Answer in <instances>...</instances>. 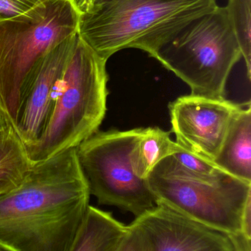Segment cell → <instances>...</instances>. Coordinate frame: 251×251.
<instances>
[{"mask_svg": "<svg viewBox=\"0 0 251 251\" xmlns=\"http://www.w3.org/2000/svg\"><path fill=\"white\" fill-rule=\"evenodd\" d=\"M90 197L76 149L35 164L0 196V251H72Z\"/></svg>", "mask_w": 251, "mask_h": 251, "instance_id": "6da1fadb", "label": "cell"}, {"mask_svg": "<svg viewBox=\"0 0 251 251\" xmlns=\"http://www.w3.org/2000/svg\"><path fill=\"white\" fill-rule=\"evenodd\" d=\"M217 0H94L81 12L78 35L107 60L125 49L156 59L159 51Z\"/></svg>", "mask_w": 251, "mask_h": 251, "instance_id": "7a4b0ae2", "label": "cell"}, {"mask_svg": "<svg viewBox=\"0 0 251 251\" xmlns=\"http://www.w3.org/2000/svg\"><path fill=\"white\" fill-rule=\"evenodd\" d=\"M147 181L156 203L223 234L234 251H251V240L243 232L251 206V182L225 172L210 178L193 175L172 156L161 161Z\"/></svg>", "mask_w": 251, "mask_h": 251, "instance_id": "3957f363", "label": "cell"}, {"mask_svg": "<svg viewBox=\"0 0 251 251\" xmlns=\"http://www.w3.org/2000/svg\"><path fill=\"white\" fill-rule=\"evenodd\" d=\"M106 63L78 36L48 124L35 143L25 146L33 165L76 149L99 131L107 110Z\"/></svg>", "mask_w": 251, "mask_h": 251, "instance_id": "277c9868", "label": "cell"}, {"mask_svg": "<svg viewBox=\"0 0 251 251\" xmlns=\"http://www.w3.org/2000/svg\"><path fill=\"white\" fill-rule=\"evenodd\" d=\"M81 14L76 0H41L0 20V107L13 126L28 74L47 51L78 34Z\"/></svg>", "mask_w": 251, "mask_h": 251, "instance_id": "5b68a950", "label": "cell"}, {"mask_svg": "<svg viewBox=\"0 0 251 251\" xmlns=\"http://www.w3.org/2000/svg\"><path fill=\"white\" fill-rule=\"evenodd\" d=\"M243 58L225 7H217L183 29L156 60L188 85L191 94L225 98L227 81Z\"/></svg>", "mask_w": 251, "mask_h": 251, "instance_id": "8992f818", "label": "cell"}, {"mask_svg": "<svg viewBox=\"0 0 251 251\" xmlns=\"http://www.w3.org/2000/svg\"><path fill=\"white\" fill-rule=\"evenodd\" d=\"M141 128L97 131L76 148L90 195L99 204L139 218L156 206L147 180L133 169L131 151Z\"/></svg>", "mask_w": 251, "mask_h": 251, "instance_id": "52a82bcc", "label": "cell"}, {"mask_svg": "<svg viewBox=\"0 0 251 251\" xmlns=\"http://www.w3.org/2000/svg\"><path fill=\"white\" fill-rule=\"evenodd\" d=\"M245 104L191 94L178 97L169 104L175 143L214 162L233 119Z\"/></svg>", "mask_w": 251, "mask_h": 251, "instance_id": "ba28073f", "label": "cell"}, {"mask_svg": "<svg viewBox=\"0 0 251 251\" xmlns=\"http://www.w3.org/2000/svg\"><path fill=\"white\" fill-rule=\"evenodd\" d=\"M78 39L76 34L47 51L22 85L13 126L25 146L35 143L48 124L60 80Z\"/></svg>", "mask_w": 251, "mask_h": 251, "instance_id": "9c48e42d", "label": "cell"}, {"mask_svg": "<svg viewBox=\"0 0 251 251\" xmlns=\"http://www.w3.org/2000/svg\"><path fill=\"white\" fill-rule=\"evenodd\" d=\"M131 224L141 236L144 251H234L223 234L162 203Z\"/></svg>", "mask_w": 251, "mask_h": 251, "instance_id": "30bf717a", "label": "cell"}, {"mask_svg": "<svg viewBox=\"0 0 251 251\" xmlns=\"http://www.w3.org/2000/svg\"><path fill=\"white\" fill-rule=\"evenodd\" d=\"M214 163L227 174L251 183L250 101L233 119Z\"/></svg>", "mask_w": 251, "mask_h": 251, "instance_id": "8fae6325", "label": "cell"}, {"mask_svg": "<svg viewBox=\"0 0 251 251\" xmlns=\"http://www.w3.org/2000/svg\"><path fill=\"white\" fill-rule=\"evenodd\" d=\"M128 231L112 213L90 205L72 251H119Z\"/></svg>", "mask_w": 251, "mask_h": 251, "instance_id": "7c38bea8", "label": "cell"}, {"mask_svg": "<svg viewBox=\"0 0 251 251\" xmlns=\"http://www.w3.org/2000/svg\"><path fill=\"white\" fill-rule=\"evenodd\" d=\"M33 165L14 126L9 125L0 133V196L17 187Z\"/></svg>", "mask_w": 251, "mask_h": 251, "instance_id": "4fadbf2b", "label": "cell"}, {"mask_svg": "<svg viewBox=\"0 0 251 251\" xmlns=\"http://www.w3.org/2000/svg\"><path fill=\"white\" fill-rule=\"evenodd\" d=\"M178 144L171 139L170 131L159 127L141 128L131 151V163L136 175L147 180L155 167L175 153Z\"/></svg>", "mask_w": 251, "mask_h": 251, "instance_id": "5bb4252c", "label": "cell"}, {"mask_svg": "<svg viewBox=\"0 0 251 251\" xmlns=\"http://www.w3.org/2000/svg\"><path fill=\"white\" fill-rule=\"evenodd\" d=\"M246 63L247 76L251 77V0H228L225 7Z\"/></svg>", "mask_w": 251, "mask_h": 251, "instance_id": "9a60e30c", "label": "cell"}, {"mask_svg": "<svg viewBox=\"0 0 251 251\" xmlns=\"http://www.w3.org/2000/svg\"><path fill=\"white\" fill-rule=\"evenodd\" d=\"M171 156H173L183 169L197 176L210 178L225 173L212 161L189 151L178 144L176 151Z\"/></svg>", "mask_w": 251, "mask_h": 251, "instance_id": "2e32d148", "label": "cell"}, {"mask_svg": "<svg viewBox=\"0 0 251 251\" xmlns=\"http://www.w3.org/2000/svg\"><path fill=\"white\" fill-rule=\"evenodd\" d=\"M41 0H0V20L22 14Z\"/></svg>", "mask_w": 251, "mask_h": 251, "instance_id": "e0dca14e", "label": "cell"}, {"mask_svg": "<svg viewBox=\"0 0 251 251\" xmlns=\"http://www.w3.org/2000/svg\"><path fill=\"white\" fill-rule=\"evenodd\" d=\"M129 226V231L119 251H144L142 240L134 224Z\"/></svg>", "mask_w": 251, "mask_h": 251, "instance_id": "ac0fdd59", "label": "cell"}, {"mask_svg": "<svg viewBox=\"0 0 251 251\" xmlns=\"http://www.w3.org/2000/svg\"><path fill=\"white\" fill-rule=\"evenodd\" d=\"M10 125H12L11 122L7 119V116L4 114V112H3L1 107H0V133H1L3 130L5 129Z\"/></svg>", "mask_w": 251, "mask_h": 251, "instance_id": "d6986e66", "label": "cell"}, {"mask_svg": "<svg viewBox=\"0 0 251 251\" xmlns=\"http://www.w3.org/2000/svg\"><path fill=\"white\" fill-rule=\"evenodd\" d=\"M76 1L80 10L82 12L88 8L94 2V0H76Z\"/></svg>", "mask_w": 251, "mask_h": 251, "instance_id": "ffe728a7", "label": "cell"}, {"mask_svg": "<svg viewBox=\"0 0 251 251\" xmlns=\"http://www.w3.org/2000/svg\"></svg>", "mask_w": 251, "mask_h": 251, "instance_id": "44dd1931", "label": "cell"}]
</instances>
